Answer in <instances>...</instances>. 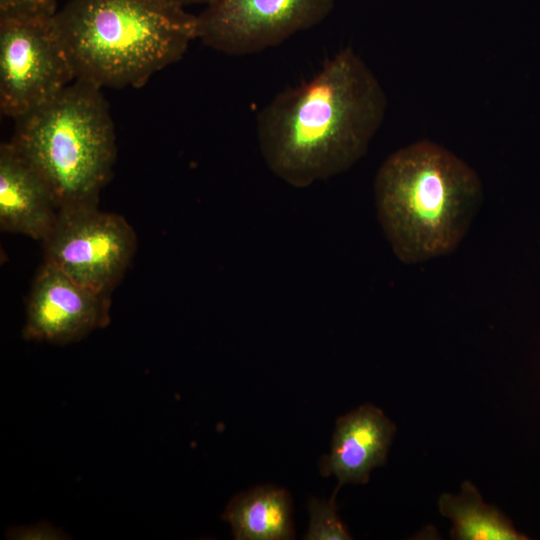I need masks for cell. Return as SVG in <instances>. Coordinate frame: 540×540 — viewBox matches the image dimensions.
<instances>
[{"instance_id": "cell-2", "label": "cell", "mask_w": 540, "mask_h": 540, "mask_svg": "<svg viewBox=\"0 0 540 540\" xmlns=\"http://www.w3.org/2000/svg\"><path fill=\"white\" fill-rule=\"evenodd\" d=\"M75 79L140 88L182 59L196 15L168 0H69L54 15Z\"/></svg>"}, {"instance_id": "cell-5", "label": "cell", "mask_w": 540, "mask_h": 540, "mask_svg": "<svg viewBox=\"0 0 540 540\" xmlns=\"http://www.w3.org/2000/svg\"><path fill=\"white\" fill-rule=\"evenodd\" d=\"M43 242L44 262L76 282L109 294L122 279L137 248L126 219L97 204L61 207Z\"/></svg>"}, {"instance_id": "cell-14", "label": "cell", "mask_w": 540, "mask_h": 540, "mask_svg": "<svg viewBox=\"0 0 540 540\" xmlns=\"http://www.w3.org/2000/svg\"><path fill=\"white\" fill-rule=\"evenodd\" d=\"M57 0H0V18L52 17Z\"/></svg>"}, {"instance_id": "cell-6", "label": "cell", "mask_w": 540, "mask_h": 540, "mask_svg": "<svg viewBox=\"0 0 540 540\" xmlns=\"http://www.w3.org/2000/svg\"><path fill=\"white\" fill-rule=\"evenodd\" d=\"M75 80L54 16L0 18V112L18 119Z\"/></svg>"}, {"instance_id": "cell-7", "label": "cell", "mask_w": 540, "mask_h": 540, "mask_svg": "<svg viewBox=\"0 0 540 540\" xmlns=\"http://www.w3.org/2000/svg\"><path fill=\"white\" fill-rule=\"evenodd\" d=\"M334 0H213L196 15L197 39L232 56L258 53L324 20Z\"/></svg>"}, {"instance_id": "cell-3", "label": "cell", "mask_w": 540, "mask_h": 540, "mask_svg": "<svg viewBox=\"0 0 540 540\" xmlns=\"http://www.w3.org/2000/svg\"><path fill=\"white\" fill-rule=\"evenodd\" d=\"M374 194L394 253L412 264L457 248L481 204L482 185L477 173L452 152L419 141L384 161Z\"/></svg>"}, {"instance_id": "cell-8", "label": "cell", "mask_w": 540, "mask_h": 540, "mask_svg": "<svg viewBox=\"0 0 540 540\" xmlns=\"http://www.w3.org/2000/svg\"><path fill=\"white\" fill-rule=\"evenodd\" d=\"M111 298L90 289L43 262L26 302L22 336L26 340L66 345L110 323Z\"/></svg>"}, {"instance_id": "cell-4", "label": "cell", "mask_w": 540, "mask_h": 540, "mask_svg": "<svg viewBox=\"0 0 540 540\" xmlns=\"http://www.w3.org/2000/svg\"><path fill=\"white\" fill-rule=\"evenodd\" d=\"M100 87L75 79L16 119L11 142L49 185L59 205L97 204L116 158V135Z\"/></svg>"}, {"instance_id": "cell-9", "label": "cell", "mask_w": 540, "mask_h": 540, "mask_svg": "<svg viewBox=\"0 0 540 540\" xmlns=\"http://www.w3.org/2000/svg\"><path fill=\"white\" fill-rule=\"evenodd\" d=\"M395 433V424L372 404L339 417L331 452L320 462L321 474L336 477V491L346 483H367L371 471L385 464Z\"/></svg>"}, {"instance_id": "cell-10", "label": "cell", "mask_w": 540, "mask_h": 540, "mask_svg": "<svg viewBox=\"0 0 540 540\" xmlns=\"http://www.w3.org/2000/svg\"><path fill=\"white\" fill-rule=\"evenodd\" d=\"M59 205L44 178L11 142L0 145V228L43 241Z\"/></svg>"}, {"instance_id": "cell-15", "label": "cell", "mask_w": 540, "mask_h": 540, "mask_svg": "<svg viewBox=\"0 0 540 540\" xmlns=\"http://www.w3.org/2000/svg\"><path fill=\"white\" fill-rule=\"evenodd\" d=\"M168 1H171L173 3H176L178 5H181V6H188V5H193V4H204V5H207L209 4L210 2H212L213 0H168Z\"/></svg>"}, {"instance_id": "cell-1", "label": "cell", "mask_w": 540, "mask_h": 540, "mask_svg": "<svg viewBox=\"0 0 540 540\" xmlns=\"http://www.w3.org/2000/svg\"><path fill=\"white\" fill-rule=\"evenodd\" d=\"M386 106L374 73L346 47L310 79L279 93L260 111L261 154L271 171L294 187L328 179L366 153Z\"/></svg>"}, {"instance_id": "cell-12", "label": "cell", "mask_w": 540, "mask_h": 540, "mask_svg": "<svg viewBox=\"0 0 540 540\" xmlns=\"http://www.w3.org/2000/svg\"><path fill=\"white\" fill-rule=\"evenodd\" d=\"M438 509L451 521L453 539H527L496 506L484 502L477 487L469 480L462 483L458 493H443L438 500Z\"/></svg>"}, {"instance_id": "cell-11", "label": "cell", "mask_w": 540, "mask_h": 540, "mask_svg": "<svg viewBox=\"0 0 540 540\" xmlns=\"http://www.w3.org/2000/svg\"><path fill=\"white\" fill-rule=\"evenodd\" d=\"M222 519L237 540H286L294 538L289 493L271 485L236 495Z\"/></svg>"}, {"instance_id": "cell-13", "label": "cell", "mask_w": 540, "mask_h": 540, "mask_svg": "<svg viewBox=\"0 0 540 540\" xmlns=\"http://www.w3.org/2000/svg\"><path fill=\"white\" fill-rule=\"evenodd\" d=\"M310 521L304 539L307 540H348L347 528L338 518L335 496L328 501L312 498L308 505Z\"/></svg>"}]
</instances>
